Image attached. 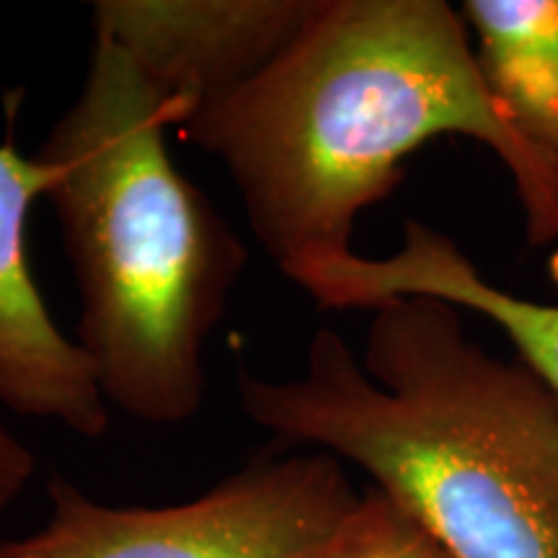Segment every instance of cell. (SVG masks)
Wrapping results in <instances>:
<instances>
[{
	"label": "cell",
	"mask_w": 558,
	"mask_h": 558,
	"mask_svg": "<svg viewBox=\"0 0 558 558\" xmlns=\"http://www.w3.org/2000/svg\"><path fill=\"white\" fill-rule=\"evenodd\" d=\"M226 169L282 275L349 254L357 218L437 137L501 160L527 239H558V163L488 90L463 13L445 0H316L295 39L181 128Z\"/></svg>",
	"instance_id": "obj_1"
},
{
	"label": "cell",
	"mask_w": 558,
	"mask_h": 558,
	"mask_svg": "<svg viewBox=\"0 0 558 558\" xmlns=\"http://www.w3.org/2000/svg\"><path fill=\"white\" fill-rule=\"evenodd\" d=\"M9 130L0 140V407L101 437L109 403L78 341L47 311L26 254V222L52 190V160L24 156L16 143L19 94L9 96Z\"/></svg>",
	"instance_id": "obj_5"
},
{
	"label": "cell",
	"mask_w": 558,
	"mask_h": 558,
	"mask_svg": "<svg viewBox=\"0 0 558 558\" xmlns=\"http://www.w3.org/2000/svg\"><path fill=\"white\" fill-rule=\"evenodd\" d=\"M460 13L494 99L558 163V0H465Z\"/></svg>",
	"instance_id": "obj_8"
},
{
	"label": "cell",
	"mask_w": 558,
	"mask_h": 558,
	"mask_svg": "<svg viewBox=\"0 0 558 558\" xmlns=\"http://www.w3.org/2000/svg\"><path fill=\"white\" fill-rule=\"evenodd\" d=\"M333 558H452L411 514L369 486Z\"/></svg>",
	"instance_id": "obj_9"
},
{
	"label": "cell",
	"mask_w": 558,
	"mask_h": 558,
	"mask_svg": "<svg viewBox=\"0 0 558 558\" xmlns=\"http://www.w3.org/2000/svg\"><path fill=\"white\" fill-rule=\"evenodd\" d=\"M316 0H99L94 34L128 54L181 111V128L207 104L259 75L308 21Z\"/></svg>",
	"instance_id": "obj_6"
},
{
	"label": "cell",
	"mask_w": 558,
	"mask_h": 558,
	"mask_svg": "<svg viewBox=\"0 0 558 558\" xmlns=\"http://www.w3.org/2000/svg\"><path fill=\"white\" fill-rule=\"evenodd\" d=\"M34 469H37L34 452L26 448V442H21L13 435L9 424H5L3 411H0V514L24 492L29 478L34 476Z\"/></svg>",
	"instance_id": "obj_10"
},
{
	"label": "cell",
	"mask_w": 558,
	"mask_h": 558,
	"mask_svg": "<svg viewBox=\"0 0 558 558\" xmlns=\"http://www.w3.org/2000/svg\"><path fill=\"white\" fill-rule=\"evenodd\" d=\"M550 269H554V277H556V282H558V254L554 256V264H550Z\"/></svg>",
	"instance_id": "obj_11"
},
{
	"label": "cell",
	"mask_w": 558,
	"mask_h": 558,
	"mask_svg": "<svg viewBox=\"0 0 558 558\" xmlns=\"http://www.w3.org/2000/svg\"><path fill=\"white\" fill-rule=\"evenodd\" d=\"M47 497L41 527L0 541V558H333L362 494L308 450L251 460L181 505H107L60 476Z\"/></svg>",
	"instance_id": "obj_4"
},
{
	"label": "cell",
	"mask_w": 558,
	"mask_h": 558,
	"mask_svg": "<svg viewBox=\"0 0 558 558\" xmlns=\"http://www.w3.org/2000/svg\"><path fill=\"white\" fill-rule=\"evenodd\" d=\"M458 311L388 300L362 354L324 326L300 375L241 369L239 407L279 442L357 465L452 558H558V399Z\"/></svg>",
	"instance_id": "obj_2"
},
{
	"label": "cell",
	"mask_w": 558,
	"mask_h": 558,
	"mask_svg": "<svg viewBox=\"0 0 558 558\" xmlns=\"http://www.w3.org/2000/svg\"><path fill=\"white\" fill-rule=\"evenodd\" d=\"M320 308L375 311L393 298H437L478 313L507 333L520 360L558 399V305L512 295L481 275L450 235L407 220L393 254L369 259L357 251L311 262L288 275Z\"/></svg>",
	"instance_id": "obj_7"
},
{
	"label": "cell",
	"mask_w": 558,
	"mask_h": 558,
	"mask_svg": "<svg viewBox=\"0 0 558 558\" xmlns=\"http://www.w3.org/2000/svg\"><path fill=\"white\" fill-rule=\"evenodd\" d=\"M181 111L94 34L83 86L39 156L81 295L78 347L104 399L156 427L205 403V349L248 251L171 160Z\"/></svg>",
	"instance_id": "obj_3"
}]
</instances>
